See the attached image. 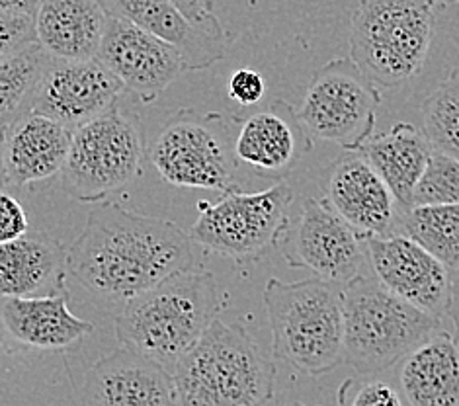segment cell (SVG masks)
<instances>
[{
  "instance_id": "cell-23",
  "label": "cell",
  "mask_w": 459,
  "mask_h": 406,
  "mask_svg": "<svg viewBox=\"0 0 459 406\" xmlns=\"http://www.w3.org/2000/svg\"><path fill=\"white\" fill-rule=\"evenodd\" d=\"M108 14L100 0H43L36 22V41L53 59H96Z\"/></svg>"
},
{
  "instance_id": "cell-2",
  "label": "cell",
  "mask_w": 459,
  "mask_h": 406,
  "mask_svg": "<svg viewBox=\"0 0 459 406\" xmlns=\"http://www.w3.org/2000/svg\"><path fill=\"white\" fill-rule=\"evenodd\" d=\"M225 301L207 270H184L135 299L116 318V338L172 369L200 344Z\"/></svg>"
},
{
  "instance_id": "cell-31",
  "label": "cell",
  "mask_w": 459,
  "mask_h": 406,
  "mask_svg": "<svg viewBox=\"0 0 459 406\" xmlns=\"http://www.w3.org/2000/svg\"><path fill=\"white\" fill-rule=\"evenodd\" d=\"M266 94V82L253 69H238L229 79V96L238 106H255Z\"/></svg>"
},
{
  "instance_id": "cell-28",
  "label": "cell",
  "mask_w": 459,
  "mask_h": 406,
  "mask_svg": "<svg viewBox=\"0 0 459 406\" xmlns=\"http://www.w3.org/2000/svg\"><path fill=\"white\" fill-rule=\"evenodd\" d=\"M459 203V160L434 151L414 190L412 207Z\"/></svg>"
},
{
  "instance_id": "cell-30",
  "label": "cell",
  "mask_w": 459,
  "mask_h": 406,
  "mask_svg": "<svg viewBox=\"0 0 459 406\" xmlns=\"http://www.w3.org/2000/svg\"><path fill=\"white\" fill-rule=\"evenodd\" d=\"M28 215L16 197L6 192H0V245L13 243V240L26 235Z\"/></svg>"
},
{
  "instance_id": "cell-25",
  "label": "cell",
  "mask_w": 459,
  "mask_h": 406,
  "mask_svg": "<svg viewBox=\"0 0 459 406\" xmlns=\"http://www.w3.org/2000/svg\"><path fill=\"white\" fill-rule=\"evenodd\" d=\"M51 55L38 41L0 61V131L31 114Z\"/></svg>"
},
{
  "instance_id": "cell-24",
  "label": "cell",
  "mask_w": 459,
  "mask_h": 406,
  "mask_svg": "<svg viewBox=\"0 0 459 406\" xmlns=\"http://www.w3.org/2000/svg\"><path fill=\"white\" fill-rule=\"evenodd\" d=\"M356 152L362 155L385 182L399 210H411L414 190L434 152L422 131L401 122L385 134L369 137Z\"/></svg>"
},
{
  "instance_id": "cell-35",
  "label": "cell",
  "mask_w": 459,
  "mask_h": 406,
  "mask_svg": "<svg viewBox=\"0 0 459 406\" xmlns=\"http://www.w3.org/2000/svg\"><path fill=\"white\" fill-rule=\"evenodd\" d=\"M447 316L452 318V324H454V334L459 342V270H455L452 273V301H450V313Z\"/></svg>"
},
{
  "instance_id": "cell-37",
  "label": "cell",
  "mask_w": 459,
  "mask_h": 406,
  "mask_svg": "<svg viewBox=\"0 0 459 406\" xmlns=\"http://www.w3.org/2000/svg\"><path fill=\"white\" fill-rule=\"evenodd\" d=\"M432 8L434 6H440V4H447V3H459V0H426Z\"/></svg>"
},
{
  "instance_id": "cell-6",
  "label": "cell",
  "mask_w": 459,
  "mask_h": 406,
  "mask_svg": "<svg viewBox=\"0 0 459 406\" xmlns=\"http://www.w3.org/2000/svg\"><path fill=\"white\" fill-rule=\"evenodd\" d=\"M434 24L426 0H359L350 18V59L376 86L395 89L422 69Z\"/></svg>"
},
{
  "instance_id": "cell-4",
  "label": "cell",
  "mask_w": 459,
  "mask_h": 406,
  "mask_svg": "<svg viewBox=\"0 0 459 406\" xmlns=\"http://www.w3.org/2000/svg\"><path fill=\"white\" fill-rule=\"evenodd\" d=\"M264 307L276 359L311 377L344 364V285L272 278Z\"/></svg>"
},
{
  "instance_id": "cell-13",
  "label": "cell",
  "mask_w": 459,
  "mask_h": 406,
  "mask_svg": "<svg viewBox=\"0 0 459 406\" xmlns=\"http://www.w3.org/2000/svg\"><path fill=\"white\" fill-rule=\"evenodd\" d=\"M96 59L145 104L155 102L186 73L182 55L172 46L114 16L106 20Z\"/></svg>"
},
{
  "instance_id": "cell-5",
  "label": "cell",
  "mask_w": 459,
  "mask_h": 406,
  "mask_svg": "<svg viewBox=\"0 0 459 406\" xmlns=\"http://www.w3.org/2000/svg\"><path fill=\"white\" fill-rule=\"evenodd\" d=\"M442 321L389 293L369 276L344 285V364L374 377L407 358Z\"/></svg>"
},
{
  "instance_id": "cell-3",
  "label": "cell",
  "mask_w": 459,
  "mask_h": 406,
  "mask_svg": "<svg viewBox=\"0 0 459 406\" xmlns=\"http://www.w3.org/2000/svg\"><path fill=\"white\" fill-rule=\"evenodd\" d=\"M178 406H268L276 366L240 324L215 321L172 369Z\"/></svg>"
},
{
  "instance_id": "cell-14",
  "label": "cell",
  "mask_w": 459,
  "mask_h": 406,
  "mask_svg": "<svg viewBox=\"0 0 459 406\" xmlns=\"http://www.w3.org/2000/svg\"><path fill=\"white\" fill-rule=\"evenodd\" d=\"M122 91L124 84L98 59H51L31 112L76 131L117 106Z\"/></svg>"
},
{
  "instance_id": "cell-12",
  "label": "cell",
  "mask_w": 459,
  "mask_h": 406,
  "mask_svg": "<svg viewBox=\"0 0 459 406\" xmlns=\"http://www.w3.org/2000/svg\"><path fill=\"white\" fill-rule=\"evenodd\" d=\"M368 264L379 285L434 318L450 313L452 272L404 235L368 237Z\"/></svg>"
},
{
  "instance_id": "cell-8",
  "label": "cell",
  "mask_w": 459,
  "mask_h": 406,
  "mask_svg": "<svg viewBox=\"0 0 459 406\" xmlns=\"http://www.w3.org/2000/svg\"><path fill=\"white\" fill-rule=\"evenodd\" d=\"M293 197L291 186L281 180L253 194L233 188L215 203H198L200 215L188 237L213 255L250 264L281 245L291 223Z\"/></svg>"
},
{
  "instance_id": "cell-27",
  "label": "cell",
  "mask_w": 459,
  "mask_h": 406,
  "mask_svg": "<svg viewBox=\"0 0 459 406\" xmlns=\"http://www.w3.org/2000/svg\"><path fill=\"white\" fill-rule=\"evenodd\" d=\"M422 134L434 151L459 160V69L447 73L422 102Z\"/></svg>"
},
{
  "instance_id": "cell-7",
  "label": "cell",
  "mask_w": 459,
  "mask_h": 406,
  "mask_svg": "<svg viewBox=\"0 0 459 406\" xmlns=\"http://www.w3.org/2000/svg\"><path fill=\"white\" fill-rule=\"evenodd\" d=\"M159 177L177 188L229 192L237 188L233 125L220 112L180 108L162 124L149 149Z\"/></svg>"
},
{
  "instance_id": "cell-33",
  "label": "cell",
  "mask_w": 459,
  "mask_h": 406,
  "mask_svg": "<svg viewBox=\"0 0 459 406\" xmlns=\"http://www.w3.org/2000/svg\"><path fill=\"white\" fill-rule=\"evenodd\" d=\"M348 406H407L401 397L399 389H395L387 381L369 379L352 394Z\"/></svg>"
},
{
  "instance_id": "cell-11",
  "label": "cell",
  "mask_w": 459,
  "mask_h": 406,
  "mask_svg": "<svg viewBox=\"0 0 459 406\" xmlns=\"http://www.w3.org/2000/svg\"><path fill=\"white\" fill-rule=\"evenodd\" d=\"M281 255L290 268L338 285L364 276L368 262L366 238L338 217L329 202L316 197L301 203L298 221L290 223L281 240Z\"/></svg>"
},
{
  "instance_id": "cell-10",
  "label": "cell",
  "mask_w": 459,
  "mask_h": 406,
  "mask_svg": "<svg viewBox=\"0 0 459 406\" xmlns=\"http://www.w3.org/2000/svg\"><path fill=\"white\" fill-rule=\"evenodd\" d=\"M381 94L350 57L333 59L311 76L298 109L313 139L358 151L374 137Z\"/></svg>"
},
{
  "instance_id": "cell-29",
  "label": "cell",
  "mask_w": 459,
  "mask_h": 406,
  "mask_svg": "<svg viewBox=\"0 0 459 406\" xmlns=\"http://www.w3.org/2000/svg\"><path fill=\"white\" fill-rule=\"evenodd\" d=\"M36 41V22L0 10V61Z\"/></svg>"
},
{
  "instance_id": "cell-1",
  "label": "cell",
  "mask_w": 459,
  "mask_h": 406,
  "mask_svg": "<svg viewBox=\"0 0 459 406\" xmlns=\"http://www.w3.org/2000/svg\"><path fill=\"white\" fill-rule=\"evenodd\" d=\"M188 233L169 219L100 202L67 248V273L98 298L131 301L194 268Z\"/></svg>"
},
{
  "instance_id": "cell-9",
  "label": "cell",
  "mask_w": 459,
  "mask_h": 406,
  "mask_svg": "<svg viewBox=\"0 0 459 406\" xmlns=\"http://www.w3.org/2000/svg\"><path fill=\"white\" fill-rule=\"evenodd\" d=\"M145 157V134L139 117L114 106L73 131L63 178L79 202L100 203L141 177Z\"/></svg>"
},
{
  "instance_id": "cell-38",
  "label": "cell",
  "mask_w": 459,
  "mask_h": 406,
  "mask_svg": "<svg viewBox=\"0 0 459 406\" xmlns=\"http://www.w3.org/2000/svg\"><path fill=\"white\" fill-rule=\"evenodd\" d=\"M268 406H305V404H303V402H295V401H293V402H280V404H272V402H270Z\"/></svg>"
},
{
  "instance_id": "cell-21",
  "label": "cell",
  "mask_w": 459,
  "mask_h": 406,
  "mask_svg": "<svg viewBox=\"0 0 459 406\" xmlns=\"http://www.w3.org/2000/svg\"><path fill=\"white\" fill-rule=\"evenodd\" d=\"M399 393L407 406H459V342L438 328L399 361Z\"/></svg>"
},
{
  "instance_id": "cell-20",
  "label": "cell",
  "mask_w": 459,
  "mask_h": 406,
  "mask_svg": "<svg viewBox=\"0 0 459 406\" xmlns=\"http://www.w3.org/2000/svg\"><path fill=\"white\" fill-rule=\"evenodd\" d=\"M108 16L126 20L177 49L186 71H202L225 57L227 39L212 38L184 16L174 0H100Z\"/></svg>"
},
{
  "instance_id": "cell-22",
  "label": "cell",
  "mask_w": 459,
  "mask_h": 406,
  "mask_svg": "<svg viewBox=\"0 0 459 406\" xmlns=\"http://www.w3.org/2000/svg\"><path fill=\"white\" fill-rule=\"evenodd\" d=\"M0 323L14 342L36 350H65L94 333V324L69 309V291L51 298L4 299Z\"/></svg>"
},
{
  "instance_id": "cell-26",
  "label": "cell",
  "mask_w": 459,
  "mask_h": 406,
  "mask_svg": "<svg viewBox=\"0 0 459 406\" xmlns=\"http://www.w3.org/2000/svg\"><path fill=\"white\" fill-rule=\"evenodd\" d=\"M399 227L452 273L459 270V203L411 207L401 212Z\"/></svg>"
},
{
  "instance_id": "cell-16",
  "label": "cell",
  "mask_w": 459,
  "mask_h": 406,
  "mask_svg": "<svg viewBox=\"0 0 459 406\" xmlns=\"http://www.w3.org/2000/svg\"><path fill=\"white\" fill-rule=\"evenodd\" d=\"M237 162L258 178L288 177L313 149V137L301 124L298 109L283 100H274L243 122L237 119Z\"/></svg>"
},
{
  "instance_id": "cell-19",
  "label": "cell",
  "mask_w": 459,
  "mask_h": 406,
  "mask_svg": "<svg viewBox=\"0 0 459 406\" xmlns=\"http://www.w3.org/2000/svg\"><path fill=\"white\" fill-rule=\"evenodd\" d=\"M73 131L53 119L28 114L3 129V167L13 188L57 177L69 157Z\"/></svg>"
},
{
  "instance_id": "cell-18",
  "label": "cell",
  "mask_w": 459,
  "mask_h": 406,
  "mask_svg": "<svg viewBox=\"0 0 459 406\" xmlns=\"http://www.w3.org/2000/svg\"><path fill=\"white\" fill-rule=\"evenodd\" d=\"M67 248L46 230L0 245V298H51L67 291Z\"/></svg>"
},
{
  "instance_id": "cell-15",
  "label": "cell",
  "mask_w": 459,
  "mask_h": 406,
  "mask_svg": "<svg viewBox=\"0 0 459 406\" xmlns=\"http://www.w3.org/2000/svg\"><path fill=\"white\" fill-rule=\"evenodd\" d=\"M81 406H178L172 371L129 346H119L86 371Z\"/></svg>"
},
{
  "instance_id": "cell-36",
  "label": "cell",
  "mask_w": 459,
  "mask_h": 406,
  "mask_svg": "<svg viewBox=\"0 0 459 406\" xmlns=\"http://www.w3.org/2000/svg\"><path fill=\"white\" fill-rule=\"evenodd\" d=\"M8 186L6 182V174H4V167H3V131H0V192H3Z\"/></svg>"
},
{
  "instance_id": "cell-32",
  "label": "cell",
  "mask_w": 459,
  "mask_h": 406,
  "mask_svg": "<svg viewBox=\"0 0 459 406\" xmlns=\"http://www.w3.org/2000/svg\"><path fill=\"white\" fill-rule=\"evenodd\" d=\"M192 24L212 38L227 39L221 22L213 14L212 0H174Z\"/></svg>"
},
{
  "instance_id": "cell-17",
  "label": "cell",
  "mask_w": 459,
  "mask_h": 406,
  "mask_svg": "<svg viewBox=\"0 0 459 406\" xmlns=\"http://www.w3.org/2000/svg\"><path fill=\"white\" fill-rule=\"evenodd\" d=\"M325 200L364 238L395 235L401 215L395 197L356 151H346L331 164Z\"/></svg>"
},
{
  "instance_id": "cell-34",
  "label": "cell",
  "mask_w": 459,
  "mask_h": 406,
  "mask_svg": "<svg viewBox=\"0 0 459 406\" xmlns=\"http://www.w3.org/2000/svg\"><path fill=\"white\" fill-rule=\"evenodd\" d=\"M43 0H0V10L10 14L36 18Z\"/></svg>"
}]
</instances>
